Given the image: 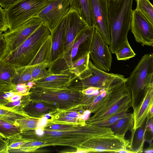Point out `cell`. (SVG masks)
I'll use <instances>...</instances> for the list:
<instances>
[{
    "instance_id": "4fadbf2b",
    "label": "cell",
    "mask_w": 153,
    "mask_h": 153,
    "mask_svg": "<svg viewBox=\"0 0 153 153\" xmlns=\"http://www.w3.org/2000/svg\"><path fill=\"white\" fill-rule=\"evenodd\" d=\"M131 29L137 42L153 46V26L136 9L132 10Z\"/></svg>"
},
{
    "instance_id": "c3c4849f",
    "label": "cell",
    "mask_w": 153,
    "mask_h": 153,
    "mask_svg": "<svg viewBox=\"0 0 153 153\" xmlns=\"http://www.w3.org/2000/svg\"><path fill=\"white\" fill-rule=\"evenodd\" d=\"M145 150H153V140Z\"/></svg>"
},
{
    "instance_id": "6da1fadb",
    "label": "cell",
    "mask_w": 153,
    "mask_h": 153,
    "mask_svg": "<svg viewBox=\"0 0 153 153\" xmlns=\"http://www.w3.org/2000/svg\"><path fill=\"white\" fill-rule=\"evenodd\" d=\"M133 0H108L111 43L109 49L115 53L127 39L131 29Z\"/></svg>"
},
{
    "instance_id": "ffe728a7",
    "label": "cell",
    "mask_w": 153,
    "mask_h": 153,
    "mask_svg": "<svg viewBox=\"0 0 153 153\" xmlns=\"http://www.w3.org/2000/svg\"><path fill=\"white\" fill-rule=\"evenodd\" d=\"M16 67L5 59L0 60V85L1 91H13L15 86L12 83Z\"/></svg>"
},
{
    "instance_id": "681fc988",
    "label": "cell",
    "mask_w": 153,
    "mask_h": 153,
    "mask_svg": "<svg viewBox=\"0 0 153 153\" xmlns=\"http://www.w3.org/2000/svg\"><path fill=\"white\" fill-rule=\"evenodd\" d=\"M44 116L48 120L51 117V115L50 113H48L44 115Z\"/></svg>"
},
{
    "instance_id": "4dcf8cb0",
    "label": "cell",
    "mask_w": 153,
    "mask_h": 153,
    "mask_svg": "<svg viewBox=\"0 0 153 153\" xmlns=\"http://www.w3.org/2000/svg\"><path fill=\"white\" fill-rule=\"evenodd\" d=\"M0 125L1 133L4 135L11 136L19 133L20 129L18 126L1 119H0Z\"/></svg>"
},
{
    "instance_id": "7dc6e473",
    "label": "cell",
    "mask_w": 153,
    "mask_h": 153,
    "mask_svg": "<svg viewBox=\"0 0 153 153\" xmlns=\"http://www.w3.org/2000/svg\"><path fill=\"white\" fill-rule=\"evenodd\" d=\"M26 84L28 87L30 89L33 88L35 85V83L33 81H30Z\"/></svg>"
},
{
    "instance_id": "83f0119b",
    "label": "cell",
    "mask_w": 153,
    "mask_h": 153,
    "mask_svg": "<svg viewBox=\"0 0 153 153\" xmlns=\"http://www.w3.org/2000/svg\"><path fill=\"white\" fill-rule=\"evenodd\" d=\"M118 60H126L134 57L136 55L126 39L120 45L115 53Z\"/></svg>"
},
{
    "instance_id": "52a82bcc",
    "label": "cell",
    "mask_w": 153,
    "mask_h": 153,
    "mask_svg": "<svg viewBox=\"0 0 153 153\" xmlns=\"http://www.w3.org/2000/svg\"><path fill=\"white\" fill-rule=\"evenodd\" d=\"M42 23L39 18H33L0 34V60L19 46Z\"/></svg>"
},
{
    "instance_id": "484cf974",
    "label": "cell",
    "mask_w": 153,
    "mask_h": 153,
    "mask_svg": "<svg viewBox=\"0 0 153 153\" xmlns=\"http://www.w3.org/2000/svg\"><path fill=\"white\" fill-rule=\"evenodd\" d=\"M90 58L89 53H88L74 62L69 69V74L77 76L86 70L88 68Z\"/></svg>"
},
{
    "instance_id": "d4e9b609",
    "label": "cell",
    "mask_w": 153,
    "mask_h": 153,
    "mask_svg": "<svg viewBox=\"0 0 153 153\" xmlns=\"http://www.w3.org/2000/svg\"><path fill=\"white\" fill-rule=\"evenodd\" d=\"M33 65L16 67V71L12 83L14 85L20 83L26 84L33 80L31 73Z\"/></svg>"
},
{
    "instance_id": "8992f818",
    "label": "cell",
    "mask_w": 153,
    "mask_h": 153,
    "mask_svg": "<svg viewBox=\"0 0 153 153\" xmlns=\"http://www.w3.org/2000/svg\"><path fill=\"white\" fill-rule=\"evenodd\" d=\"M131 107V96L126 83L111 92L106 102L86 120L90 124L107 119L118 113L128 111Z\"/></svg>"
},
{
    "instance_id": "ab89813d",
    "label": "cell",
    "mask_w": 153,
    "mask_h": 153,
    "mask_svg": "<svg viewBox=\"0 0 153 153\" xmlns=\"http://www.w3.org/2000/svg\"><path fill=\"white\" fill-rule=\"evenodd\" d=\"M16 93L13 91H9L5 92L4 94L1 95V99H7L8 100L13 96Z\"/></svg>"
},
{
    "instance_id": "9c48e42d",
    "label": "cell",
    "mask_w": 153,
    "mask_h": 153,
    "mask_svg": "<svg viewBox=\"0 0 153 153\" xmlns=\"http://www.w3.org/2000/svg\"><path fill=\"white\" fill-rule=\"evenodd\" d=\"M129 140L126 139L125 137L114 134L91 138L82 144L78 149L85 150L87 153L118 152L122 150H129Z\"/></svg>"
},
{
    "instance_id": "9a60e30c",
    "label": "cell",
    "mask_w": 153,
    "mask_h": 153,
    "mask_svg": "<svg viewBox=\"0 0 153 153\" xmlns=\"http://www.w3.org/2000/svg\"><path fill=\"white\" fill-rule=\"evenodd\" d=\"M83 93L82 91L66 88L52 90L49 96L56 100L59 110H64L81 104Z\"/></svg>"
},
{
    "instance_id": "ac0fdd59",
    "label": "cell",
    "mask_w": 153,
    "mask_h": 153,
    "mask_svg": "<svg viewBox=\"0 0 153 153\" xmlns=\"http://www.w3.org/2000/svg\"><path fill=\"white\" fill-rule=\"evenodd\" d=\"M73 75L70 74H52L34 81V86L38 88L53 89L68 88Z\"/></svg>"
},
{
    "instance_id": "8fae6325",
    "label": "cell",
    "mask_w": 153,
    "mask_h": 153,
    "mask_svg": "<svg viewBox=\"0 0 153 153\" xmlns=\"http://www.w3.org/2000/svg\"><path fill=\"white\" fill-rule=\"evenodd\" d=\"M108 45L96 28L91 42L89 54L93 64L106 72L110 70L112 57Z\"/></svg>"
},
{
    "instance_id": "603a6c76",
    "label": "cell",
    "mask_w": 153,
    "mask_h": 153,
    "mask_svg": "<svg viewBox=\"0 0 153 153\" xmlns=\"http://www.w3.org/2000/svg\"><path fill=\"white\" fill-rule=\"evenodd\" d=\"M52 45V39L51 34L43 43L29 65H35L44 62L48 63L50 67L51 65Z\"/></svg>"
},
{
    "instance_id": "7bdbcfd3",
    "label": "cell",
    "mask_w": 153,
    "mask_h": 153,
    "mask_svg": "<svg viewBox=\"0 0 153 153\" xmlns=\"http://www.w3.org/2000/svg\"><path fill=\"white\" fill-rule=\"evenodd\" d=\"M22 97V95L18 93H16L13 96L9 99L10 102H13L20 100Z\"/></svg>"
},
{
    "instance_id": "7402d4cb",
    "label": "cell",
    "mask_w": 153,
    "mask_h": 153,
    "mask_svg": "<svg viewBox=\"0 0 153 153\" xmlns=\"http://www.w3.org/2000/svg\"><path fill=\"white\" fill-rule=\"evenodd\" d=\"M134 123L133 113H128L109 127L114 134L121 137H125L126 133L131 131L133 128Z\"/></svg>"
},
{
    "instance_id": "f1b7e54d",
    "label": "cell",
    "mask_w": 153,
    "mask_h": 153,
    "mask_svg": "<svg viewBox=\"0 0 153 153\" xmlns=\"http://www.w3.org/2000/svg\"><path fill=\"white\" fill-rule=\"evenodd\" d=\"M49 67L48 63L44 62L33 65L31 74L33 80L42 78L51 75L48 69H47Z\"/></svg>"
},
{
    "instance_id": "2e32d148",
    "label": "cell",
    "mask_w": 153,
    "mask_h": 153,
    "mask_svg": "<svg viewBox=\"0 0 153 153\" xmlns=\"http://www.w3.org/2000/svg\"><path fill=\"white\" fill-rule=\"evenodd\" d=\"M153 105V84H150L144 96L133 112V129L140 126L146 121L148 114Z\"/></svg>"
},
{
    "instance_id": "277c9868",
    "label": "cell",
    "mask_w": 153,
    "mask_h": 153,
    "mask_svg": "<svg viewBox=\"0 0 153 153\" xmlns=\"http://www.w3.org/2000/svg\"><path fill=\"white\" fill-rule=\"evenodd\" d=\"M51 34V31L43 23L19 46L2 59L6 60L16 67L29 65L43 43Z\"/></svg>"
},
{
    "instance_id": "3957f363",
    "label": "cell",
    "mask_w": 153,
    "mask_h": 153,
    "mask_svg": "<svg viewBox=\"0 0 153 153\" xmlns=\"http://www.w3.org/2000/svg\"><path fill=\"white\" fill-rule=\"evenodd\" d=\"M153 75V53L145 54L128 78L134 112L150 86Z\"/></svg>"
},
{
    "instance_id": "1f68e13d",
    "label": "cell",
    "mask_w": 153,
    "mask_h": 153,
    "mask_svg": "<svg viewBox=\"0 0 153 153\" xmlns=\"http://www.w3.org/2000/svg\"><path fill=\"white\" fill-rule=\"evenodd\" d=\"M39 120L27 118L18 120L16 122L20 129H33L38 128Z\"/></svg>"
},
{
    "instance_id": "7c38bea8",
    "label": "cell",
    "mask_w": 153,
    "mask_h": 153,
    "mask_svg": "<svg viewBox=\"0 0 153 153\" xmlns=\"http://www.w3.org/2000/svg\"><path fill=\"white\" fill-rule=\"evenodd\" d=\"M93 26L110 46L111 37L108 11V0H89Z\"/></svg>"
},
{
    "instance_id": "b9f144b4",
    "label": "cell",
    "mask_w": 153,
    "mask_h": 153,
    "mask_svg": "<svg viewBox=\"0 0 153 153\" xmlns=\"http://www.w3.org/2000/svg\"><path fill=\"white\" fill-rule=\"evenodd\" d=\"M21 104V101L19 100L13 102H10L7 103L5 105L7 107H13L18 106Z\"/></svg>"
},
{
    "instance_id": "7a4b0ae2",
    "label": "cell",
    "mask_w": 153,
    "mask_h": 153,
    "mask_svg": "<svg viewBox=\"0 0 153 153\" xmlns=\"http://www.w3.org/2000/svg\"><path fill=\"white\" fill-rule=\"evenodd\" d=\"M127 79L122 75L102 70L90 60L88 68L79 75L73 76L68 88L82 91L94 87L111 90L126 84Z\"/></svg>"
},
{
    "instance_id": "cb8c5ba5",
    "label": "cell",
    "mask_w": 153,
    "mask_h": 153,
    "mask_svg": "<svg viewBox=\"0 0 153 153\" xmlns=\"http://www.w3.org/2000/svg\"><path fill=\"white\" fill-rule=\"evenodd\" d=\"M71 7L75 9L89 27L93 26L89 0H71Z\"/></svg>"
},
{
    "instance_id": "816d5d0a",
    "label": "cell",
    "mask_w": 153,
    "mask_h": 153,
    "mask_svg": "<svg viewBox=\"0 0 153 153\" xmlns=\"http://www.w3.org/2000/svg\"><path fill=\"white\" fill-rule=\"evenodd\" d=\"M153 84V75L152 77L150 84Z\"/></svg>"
},
{
    "instance_id": "44dd1931",
    "label": "cell",
    "mask_w": 153,
    "mask_h": 153,
    "mask_svg": "<svg viewBox=\"0 0 153 153\" xmlns=\"http://www.w3.org/2000/svg\"><path fill=\"white\" fill-rule=\"evenodd\" d=\"M146 121L140 127L131 131L129 150L131 153L143 152L145 141L144 139Z\"/></svg>"
},
{
    "instance_id": "d6986e66",
    "label": "cell",
    "mask_w": 153,
    "mask_h": 153,
    "mask_svg": "<svg viewBox=\"0 0 153 153\" xmlns=\"http://www.w3.org/2000/svg\"><path fill=\"white\" fill-rule=\"evenodd\" d=\"M65 18L51 32L52 45L51 64L64 52Z\"/></svg>"
},
{
    "instance_id": "f35d334b",
    "label": "cell",
    "mask_w": 153,
    "mask_h": 153,
    "mask_svg": "<svg viewBox=\"0 0 153 153\" xmlns=\"http://www.w3.org/2000/svg\"><path fill=\"white\" fill-rule=\"evenodd\" d=\"M43 145V143L40 141H34L30 142L28 143H26L24 145H23L22 146L23 147H37L39 146H41Z\"/></svg>"
},
{
    "instance_id": "4316f807",
    "label": "cell",
    "mask_w": 153,
    "mask_h": 153,
    "mask_svg": "<svg viewBox=\"0 0 153 153\" xmlns=\"http://www.w3.org/2000/svg\"><path fill=\"white\" fill-rule=\"evenodd\" d=\"M138 10L153 26V5L149 0H136Z\"/></svg>"
},
{
    "instance_id": "d590c367",
    "label": "cell",
    "mask_w": 153,
    "mask_h": 153,
    "mask_svg": "<svg viewBox=\"0 0 153 153\" xmlns=\"http://www.w3.org/2000/svg\"><path fill=\"white\" fill-rule=\"evenodd\" d=\"M9 29L5 9L0 8V34L5 33Z\"/></svg>"
},
{
    "instance_id": "bcb514c9",
    "label": "cell",
    "mask_w": 153,
    "mask_h": 153,
    "mask_svg": "<svg viewBox=\"0 0 153 153\" xmlns=\"http://www.w3.org/2000/svg\"><path fill=\"white\" fill-rule=\"evenodd\" d=\"M152 118H153V105L149 112L146 119H149Z\"/></svg>"
},
{
    "instance_id": "836d02e7",
    "label": "cell",
    "mask_w": 153,
    "mask_h": 153,
    "mask_svg": "<svg viewBox=\"0 0 153 153\" xmlns=\"http://www.w3.org/2000/svg\"><path fill=\"white\" fill-rule=\"evenodd\" d=\"M144 139L149 145L153 140V118L146 119Z\"/></svg>"
},
{
    "instance_id": "ee69618b",
    "label": "cell",
    "mask_w": 153,
    "mask_h": 153,
    "mask_svg": "<svg viewBox=\"0 0 153 153\" xmlns=\"http://www.w3.org/2000/svg\"><path fill=\"white\" fill-rule=\"evenodd\" d=\"M25 143V142L24 141L16 142L11 144L10 146V148L12 149L18 148L19 146H22Z\"/></svg>"
},
{
    "instance_id": "d6a6232c",
    "label": "cell",
    "mask_w": 153,
    "mask_h": 153,
    "mask_svg": "<svg viewBox=\"0 0 153 153\" xmlns=\"http://www.w3.org/2000/svg\"><path fill=\"white\" fill-rule=\"evenodd\" d=\"M51 108L52 107L45 104V103L38 102L34 103L33 105H32L31 108L29 107V108H27V109L29 110V111L31 110H31V111L27 112L29 114L31 112L30 114L31 115L32 114L34 113L33 115L35 114L36 115H40L48 113V112L51 110L53 109V108L51 109Z\"/></svg>"
},
{
    "instance_id": "8d00e7d4",
    "label": "cell",
    "mask_w": 153,
    "mask_h": 153,
    "mask_svg": "<svg viewBox=\"0 0 153 153\" xmlns=\"http://www.w3.org/2000/svg\"><path fill=\"white\" fill-rule=\"evenodd\" d=\"M30 90L26 84L20 83L15 85L13 91L21 95H25L29 93Z\"/></svg>"
},
{
    "instance_id": "60d3db41",
    "label": "cell",
    "mask_w": 153,
    "mask_h": 153,
    "mask_svg": "<svg viewBox=\"0 0 153 153\" xmlns=\"http://www.w3.org/2000/svg\"><path fill=\"white\" fill-rule=\"evenodd\" d=\"M48 119L45 116L40 119L38 128H42L45 127L47 124Z\"/></svg>"
},
{
    "instance_id": "5b68a950",
    "label": "cell",
    "mask_w": 153,
    "mask_h": 153,
    "mask_svg": "<svg viewBox=\"0 0 153 153\" xmlns=\"http://www.w3.org/2000/svg\"><path fill=\"white\" fill-rule=\"evenodd\" d=\"M95 30L94 26L85 30L76 38L71 47L53 62V68L56 72L70 74L72 63L89 53Z\"/></svg>"
},
{
    "instance_id": "ba28073f",
    "label": "cell",
    "mask_w": 153,
    "mask_h": 153,
    "mask_svg": "<svg viewBox=\"0 0 153 153\" xmlns=\"http://www.w3.org/2000/svg\"><path fill=\"white\" fill-rule=\"evenodd\" d=\"M49 0H22L5 9L9 29H14L39 14Z\"/></svg>"
},
{
    "instance_id": "e575fe53",
    "label": "cell",
    "mask_w": 153,
    "mask_h": 153,
    "mask_svg": "<svg viewBox=\"0 0 153 153\" xmlns=\"http://www.w3.org/2000/svg\"><path fill=\"white\" fill-rule=\"evenodd\" d=\"M76 125L56 123L46 126L45 129L61 131H66L71 129Z\"/></svg>"
},
{
    "instance_id": "74e56055",
    "label": "cell",
    "mask_w": 153,
    "mask_h": 153,
    "mask_svg": "<svg viewBox=\"0 0 153 153\" xmlns=\"http://www.w3.org/2000/svg\"><path fill=\"white\" fill-rule=\"evenodd\" d=\"M22 0H0L1 7L6 9L10 6Z\"/></svg>"
},
{
    "instance_id": "f6af8a7d",
    "label": "cell",
    "mask_w": 153,
    "mask_h": 153,
    "mask_svg": "<svg viewBox=\"0 0 153 153\" xmlns=\"http://www.w3.org/2000/svg\"><path fill=\"white\" fill-rule=\"evenodd\" d=\"M36 134L38 136H42L44 134V131L42 128H37L36 130Z\"/></svg>"
},
{
    "instance_id": "5bb4252c",
    "label": "cell",
    "mask_w": 153,
    "mask_h": 153,
    "mask_svg": "<svg viewBox=\"0 0 153 153\" xmlns=\"http://www.w3.org/2000/svg\"><path fill=\"white\" fill-rule=\"evenodd\" d=\"M65 18L64 52L71 47L76 38L89 27L78 12L71 6Z\"/></svg>"
},
{
    "instance_id": "30bf717a",
    "label": "cell",
    "mask_w": 153,
    "mask_h": 153,
    "mask_svg": "<svg viewBox=\"0 0 153 153\" xmlns=\"http://www.w3.org/2000/svg\"><path fill=\"white\" fill-rule=\"evenodd\" d=\"M71 6V0H49L37 17L52 32L65 17Z\"/></svg>"
},
{
    "instance_id": "f546056e",
    "label": "cell",
    "mask_w": 153,
    "mask_h": 153,
    "mask_svg": "<svg viewBox=\"0 0 153 153\" xmlns=\"http://www.w3.org/2000/svg\"><path fill=\"white\" fill-rule=\"evenodd\" d=\"M127 111H124L115 114L105 119L95 122L90 124L101 127H110L120 119L126 115Z\"/></svg>"
},
{
    "instance_id": "f907efd6",
    "label": "cell",
    "mask_w": 153,
    "mask_h": 153,
    "mask_svg": "<svg viewBox=\"0 0 153 153\" xmlns=\"http://www.w3.org/2000/svg\"><path fill=\"white\" fill-rule=\"evenodd\" d=\"M143 152L147 153H153V150H143Z\"/></svg>"
},
{
    "instance_id": "e0dca14e",
    "label": "cell",
    "mask_w": 153,
    "mask_h": 153,
    "mask_svg": "<svg viewBox=\"0 0 153 153\" xmlns=\"http://www.w3.org/2000/svg\"><path fill=\"white\" fill-rule=\"evenodd\" d=\"M87 111L81 104L67 110H59L55 121L56 123L75 125L84 124L86 123Z\"/></svg>"
}]
</instances>
